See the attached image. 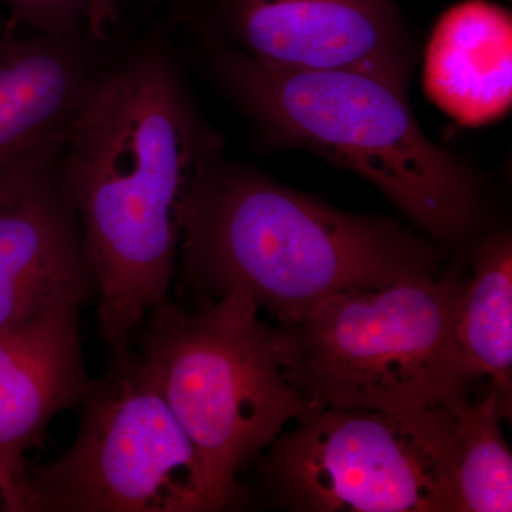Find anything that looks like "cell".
I'll list each match as a JSON object with an SVG mask.
<instances>
[{
  "mask_svg": "<svg viewBox=\"0 0 512 512\" xmlns=\"http://www.w3.org/2000/svg\"><path fill=\"white\" fill-rule=\"evenodd\" d=\"M222 141L164 28L124 39L64 141L63 175L96 282L101 338L123 355L168 301L185 212Z\"/></svg>",
  "mask_w": 512,
  "mask_h": 512,
  "instance_id": "obj_1",
  "label": "cell"
},
{
  "mask_svg": "<svg viewBox=\"0 0 512 512\" xmlns=\"http://www.w3.org/2000/svg\"><path fill=\"white\" fill-rule=\"evenodd\" d=\"M178 259L194 288L215 299L242 289L292 323L339 293L437 276L441 251L396 222L338 210L218 148L195 178Z\"/></svg>",
  "mask_w": 512,
  "mask_h": 512,
  "instance_id": "obj_2",
  "label": "cell"
},
{
  "mask_svg": "<svg viewBox=\"0 0 512 512\" xmlns=\"http://www.w3.org/2000/svg\"><path fill=\"white\" fill-rule=\"evenodd\" d=\"M218 82L268 140L303 148L379 188L424 232L458 242L476 228V175L430 140L407 89L355 70L295 72L210 47Z\"/></svg>",
  "mask_w": 512,
  "mask_h": 512,
  "instance_id": "obj_3",
  "label": "cell"
},
{
  "mask_svg": "<svg viewBox=\"0 0 512 512\" xmlns=\"http://www.w3.org/2000/svg\"><path fill=\"white\" fill-rule=\"evenodd\" d=\"M461 279L343 292L272 329L285 379L311 406L419 413L464 399L453 345Z\"/></svg>",
  "mask_w": 512,
  "mask_h": 512,
  "instance_id": "obj_4",
  "label": "cell"
},
{
  "mask_svg": "<svg viewBox=\"0 0 512 512\" xmlns=\"http://www.w3.org/2000/svg\"><path fill=\"white\" fill-rule=\"evenodd\" d=\"M242 289L198 312L165 302L136 340L138 363L200 454L214 511L238 476L309 404L285 379L274 335Z\"/></svg>",
  "mask_w": 512,
  "mask_h": 512,
  "instance_id": "obj_5",
  "label": "cell"
},
{
  "mask_svg": "<svg viewBox=\"0 0 512 512\" xmlns=\"http://www.w3.org/2000/svg\"><path fill=\"white\" fill-rule=\"evenodd\" d=\"M456 404L419 413L309 404L269 446L264 473L302 511L457 512Z\"/></svg>",
  "mask_w": 512,
  "mask_h": 512,
  "instance_id": "obj_6",
  "label": "cell"
},
{
  "mask_svg": "<svg viewBox=\"0 0 512 512\" xmlns=\"http://www.w3.org/2000/svg\"><path fill=\"white\" fill-rule=\"evenodd\" d=\"M82 406L72 446L28 468L30 512L214 511L197 448L130 350Z\"/></svg>",
  "mask_w": 512,
  "mask_h": 512,
  "instance_id": "obj_7",
  "label": "cell"
},
{
  "mask_svg": "<svg viewBox=\"0 0 512 512\" xmlns=\"http://www.w3.org/2000/svg\"><path fill=\"white\" fill-rule=\"evenodd\" d=\"M207 37L278 70H355L407 89L413 49L399 0H187Z\"/></svg>",
  "mask_w": 512,
  "mask_h": 512,
  "instance_id": "obj_8",
  "label": "cell"
},
{
  "mask_svg": "<svg viewBox=\"0 0 512 512\" xmlns=\"http://www.w3.org/2000/svg\"><path fill=\"white\" fill-rule=\"evenodd\" d=\"M67 134L0 165V329L62 305L82 306L96 282L63 175Z\"/></svg>",
  "mask_w": 512,
  "mask_h": 512,
  "instance_id": "obj_9",
  "label": "cell"
},
{
  "mask_svg": "<svg viewBox=\"0 0 512 512\" xmlns=\"http://www.w3.org/2000/svg\"><path fill=\"white\" fill-rule=\"evenodd\" d=\"M123 36H22L0 23V165L69 133L84 97Z\"/></svg>",
  "mask_w": 512,
  "mask_h": 512,
  "instance_id": "obj_10",
  "label": "cell"
},
{
  "mask_svg": "<svg viewBox=\"0 0 512 512\" xmlns=\"http://www.w3.org/2000/svg\"><path fill=\"white\" fill-rule=\"evenodd\" d=\"M79 312L57 306L0 329V460L25 461L50 421L89 394Z\"/></svg>",
  "mask_w": 512,
  "mask_h": 512,
  "instance_id": "obj_11",
  "label": "cell"
},
{
  "mask_svg": "<svg viewBox=\"0 0 512 512\" xmlns=\"http://www.w3.org/2000/svg\"><path fill=\"white\" fill-rule=\"evenodd\" d=\"M510 10L488 0L451 6L431 33L424 66L430 99L464 126H481L510 109Z\"/></svg>",
  "mask_w": 512,
  "mask_h": 512,
  "instance_id": "obj_12",
  "label": "cell"
},
{
  "mask_svg": "<svg viewBox=\"0 0 512 512\" xmlns=\"http://www.w3.org/2000/svg\"><path fill=\"white\" fill-rule=\"evenodd\" d=\"M453 345L464 382L490 379L503 417H510L512 244L505 232L481 242L473 278L461 282L454 305Z\"/></svg>",
  "mask_w": 512,
  "mask_h": 512,
  "instance_id": "obj_13",
  "label": "cell"
},
{
  "mask_svg": "<svg viewBox=\"0 0 512 512\" xmlns=\"http://www.w3.org/2000/svg\"><path fill=\"white\" fill-rule=\"evenodd\" d=\"M453 484L457 512L512 510V457L501 430L494 389L477 403L454 407Z\"/></svg>",
  "mask_w": 512,
  "mask_h": 512,
  "instance_id": "obj_14",
  "label": "cell"
},
{
  "mask_svg": "<svg viewBox=\"0 0 512 512\" xmlns=\"http://www.w3.org/2000/svg\"><path fill=\"white\" fill-rule=\"evenodd\" d=\"M12 25H25L30 33L47 36L92 32L111 39L121 36L123 0H5Z\"/></svg>",
  "mask_w": 512,
  "mask_h": 512,
  "instance_id": "obj_15",
  "label": "cell"
},
{
  "mask_svg": "<svg viewBox=\"0 0 512 512\" xmlns=\"http://www.w3.org/2000/svg\"><path fill=\"white\" fill-rule=\"evenodd\" d=\"M28 466L0 460V511L30 512Z\"/></svg>",
  "mask_w": 512,
  "mask_h": 512,
  "instance_id": "obj_16",
  "label": "cell"
},
{
  "mask_svg": "<svg viewBox=\"0 0 512 512\" xmlns=\"http://www.w3.org/2000/svg\"><path fill=\"white\" fill-rule=\"evenodd\" d=\"M124 3H126V5H130V3H134V2H137V0H123Z\"/></svg>",
  "mask_w": 512,
  "mask_h": 512,
  "instance_id": "obj_17",
  "label": "cell"
}]
</instances>
